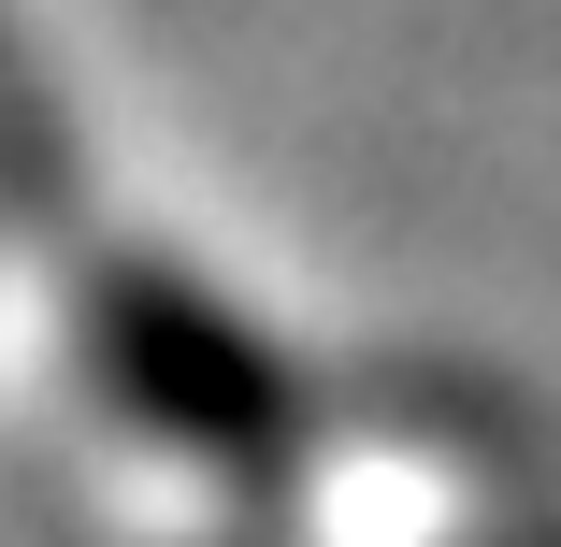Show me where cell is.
Listing matches in <instances>:
<instances>
[{
    "label": "cell",
    "mask_w": 561,
    "mask_h": 547,
    "mask_svg": "<svg viewBox=\"0 0 561 547\" xmlns=\"http://www.w3.org/2000/svg\"><path fill=\"white\" fill-rule=\"evenodd\" d=\"M130 375L159 389V418H187V432H231V447H260L274 432V389L202 332V317H145V346H130Z\"/></svg>",
    "instance_id": "cell-1"
}]
</instances>
